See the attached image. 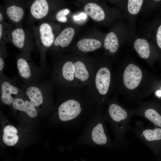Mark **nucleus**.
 Here are the masks:
<instances>
[{"label":"nucleus","mask_w":161,"mask_h":161,"mask_svg":"<svg viewBox=\"0 0 161 161\" xmlns=\"http://www.w3.org/2000/svg\"><path fill=\"white\" fill-rule=\"evenodd\" d=\"M56 89L55 116L61 121L72 123L73 127L88 124L97 109L85 88Z\"/></svg>","instance_id":"obj_1"},{"label":"nucleus","mask_w":161,"mask_h":161,"mask_svg":"<svg viewBox=\"0 0 161 161\" xmlns=\"http://www.w3.org/2000/svg\"><path fill=\"white\" fill-rule=\"evenodd\" d=\"M153 84L150 73L133 62L126 63L114 72V91L131 104L142 103L150 95Z\"/></svg>","instance_id":"obj_2"},{"label":"nucleus","mask_w":161,"mask_h":161,"mask_svg":"<svg viewBox=\"0 0 161 161\" xmlns=\"http://www.w3.org/2000/svg\"><path fill=\"white\" fill-rule=\"evenodd\" d=\"M78 57H61L54 64L49 80L57 89L83 88L89 83L95 66Z\"/></svg>","instance_id":"obj_3"},{"label":"nucleus","mask_w":161,"mask_h":161,"mask_svg":"<svg viewBox=\"0 0 161 161\" xmlns=\"http://www.w3.org/2000/svg\"><path fill=\"white\" fill-rule=\"evenodd\" d=\"M117 97V95L115 94L109 99L103 116L113 131L115 148L124 149L128 146L125 134L131 127L129 122L133 115L130 110L120 102Z\"/></svg>","instance_id":"obj_4"},{"label":"nucleus","mask_w":161,"mask_h":161,"mask_svg":"<svg viewBox=\"0 0 161 161\" xmlns=\"http://www.w3.org/2000/svg\"><path fill=\"white\" fill-rule=\"evenodd\" d=\"M103 63L95 66L86 90L93 101L97 111L103 112L114 91V72L111 66Z\"/></svg>","instance_id":"obj_5"},{"label":"nucleus","mask_w":161,"mask_h":161,"mask_svg":"<svg viewBox=\"0 0 161 161\" xmlns=\"http://www.w3.org/2000/svg\"><path fill=\"white\" fill-rule=\"evenodd\" d=\"M76 143L110 149L116 148L108 132L103 112L96 111Z\"/></svg>","instance_id":"obj_6"},{"label":"nucleus","mask_w":161,"mask_h":161,"mask_svg":"<svg viewBox=\"0 0 161 161\" xmlns=\"http://www.w3.org/2000/svg\"><path fill=\"white\" fill-rule=\"evenodd\" d=\"M53 24L46 21H42L36 26H32L35 42L39 52L40 67L42 74L48 70L46 54L52 47L56 38Z\"/></svg>","instance_id":"obj_7"},{"label":"nucleus","mask_w":161,"mask_h":161,"mask_svg":"<svg viewBox=\"0 0 161 161\" xmlns=\"http://www.w3.org/2000/svg\"><path fill=\"white\" fill-rule=\"evenodd\" d=\"M21 88L35 108L49 106L53 102L54 86L49 80L23 83Z\"/></svg>","instance_id":"obj_8"},{"label":"nucleus","mask_w":161,"mask_h":161,"mask_svg":"<svg viewBox=\"0 0 161 161\" xmlns=\"http://www.w3.org/2000/svg\"><path fill=\"white\" fill-rule=\"evenodd\" d=\"M129 131L154 152L161 151V128L153 125L145 126L141 121L138 120L135 122V126H131Z\"/></svg>","instance_id":"obj_9"},{"label":"nucleus","mask_w":161,"mask_h":161,"mask_svg":"<svg viewBox=\"0 0 161 161\" xmlns=\"http://www.w3.org/2000/svg\"><path fill=\"white\" fill-rule=\"evenodd\" d=\"M31 54L20 52L15 56L17 74L23 83L40 81L42 72L31 59Z\"/></svg>","instance_id":"obj_10"},{"label":"nucleus","mask_w":161,"mask_h":161,"mask_svg":"<svg viewBox=\"0 0 161 161\" xmlns=\"http://www.w3.org/2000/svg\"><path fill=\"white\" fill-rule=\"evenodd\" d=\"M130 111L133 116L143 117L161 128V107L158 104L151 101L143 102Z\"/></svg>","instance_id":"obj_11"},{"label":"nucleus","mask_w":161,"mask_h":161,"mask_svg":"<svg viewBox=\"0 0 161 161\" xmlns=\"http://www.w3.org/2000/svg\"><path fill=\"white\" fill-rule=\"evenodd\" d=\"M9 42L21 52L30 54L34 50L35 44L31 34L23 27L18 25L13 27L11 30Z\"/></svg>","instance_id":"obj_12"},{"label":"nucleus","mask_w":161,"mask_h":161,"mask_svg":"<svg viewBox=\"0 0 161 161\" xmlns=\"http://www.w3.org/2000/svg\"><path fill=\"white\" fill-rule=\"evenodd\" d=\"M15 78L11 79L4 73L0 75V100L4 104L12 105L17 96L24 93L16 84Z\"/></svg>","instance_id":"obj_13"},{"label":"nucleus","mask_w":161,"mask_h":161,"mask_svg":"<svg viewBox=\"0 0 161 161\" xmlns=\"http://www.w3.org/2000/svg\"><path fill=\"white\" fill-rule=\"evenodd\" d=\"M5 4L4 11L7 18L12 24L18 25L23 20L27 4L22 1H8Z\"/></svg>","instance_id":"obj_14"},{"label":"nucleus","mask_w":161,"mask_h":161,"mask_svg":"<svg viewBox=\"0 0 161 161\" xmlns=\"http://www.w3.org/2000/svg\"><path fill=\"white\" fill-rule=\"evenodd\" d=\"M28 6L30 17L34 20H45L50 13V3L48 0H34L28 4Z\"/></svg>","instance_id":"obj_15"},{"label":"nucleus","mask_w":161,"mask_h":161,"mask_svg":"<svg viewBox=\"0 0 161 161\" xmlns=\"http://www.w3.org/2000/svg\"><path fill=\"white\" fill-rule=\"evenodd\" d=\"M12 105L15 109L26 113L30 117L35 118L38 115V112L36 108L29 100L24 93L17 96Z\"/></svg>","instance_id":"obj_16"},{"label":"nucleus","mask_w":161,"mask_h":161,"mask_svg":"<svg viewBox=\"0 0 161 161\" xmlns=\"http://www.w3.org/2000/svg\"><path fill=\"white\" fill-rule=\"evenodd\" d=\"M75 32L74 30L72 27L64 28L57 36L52 46L61 48L66 47L72 41Z\"/></svg>","instance_id":"obj_17"},{"label":"nucleus","mask_w":161,"mask_h":161,"mask_svg":"<svg viewBox=\"0 0 161 161\" xmlns=\"http://www.w3.org/2000/svg\"><path fill=\"white\" fill-rule=\"evenodd\" d=\"M84 9L85 13L94 20L99 21L105 18V15L103 10L95 3H88L85 5Z\"/></svg>","instance_id":"obj_18"},{"label":"nucleus","mask_w":161,"mask_h":161,"mask_svg":"<svg viewBox=\"0 0 161 161\" xmlns=\"http://www.w3.org/2000/svg\"><path fill=\"white\" fill-rule=\"evenodd\" d=\"M134 47L139 56L142 58L149 61L151 59V51L149 44L145 39L138 38L135 41Z\"/></svg>","instance_id":"obj_19"},{"label":"nucleus","mask_w":161,"mask_h":161,"mask_svg":"<svg viewBox=\"0 0 161 161\" xmlns=\"http://www.w3.org/2000/svg\"><path fill=\"white\" fill-rule=\"evenodd\" d=\"M78 47L81 51L85 52H93L100 48L101 45L100 41L93 38H84L78 41Z\"/></svg>","instance_id":"obj_20"},{"label":"nucleus","mask_w":161,"mask_h":161,"mask_svg":"<svg viewBox=\"0 0 161 161\" xmlns=\"http://www.w3.org/2000/svg\"><path fill=\"white\" fill-rule=\"evenodd\" d=\"M3 140L4 142L9 146L15 145L18 140V136L16 134L17 129L11 125L6 126L3 130Z\"/></svg>","instance_id":"obj_21"},{"label":"nucleus","mask_w":161,"mask_h":161,"mask_svg":"<svg viewBox=\"0 0 161 161\" xmlns=\"http://www.w3.org/2000/svg\"><path fill=\"white\" fill-rule=\"evenodd\" d=\"M119 42L116 35L113 32H109L105 37L104 42L105 48L109 50L111 54L115 53L117 51Z\"/></svg>","instance_id":"obj_22"},{"label":"nucleus","mask_w":161,"mask_h":161,"mask_svg":"<svg viewBox=\"0 0 161 161\" xmlns=\"http://www.w3.org/2000/svg\"><path fill=\"white\" fill-rule=\"evenodd\" d=\"M13 27L10 23H0V44L4 45L9 42L10 35Z\"/></svg>","instance_id":"obj_23"},{"label":"nucleus","mask_w":161,"mask_h":161,"mask_svg":"<svg viewBox=\"0 0 161 161\" xmlns=\"http://www.w3.org/2000/svg\"><path fill=\"white\" fill-rule=\"evenodd\" d=\"M143 1L142 0H129L127 3V9L132 15H135L140 11Z\"/></svg>","instance_id":"obj_24"},{"label":"nucleus","mask_w":161,"mask_h":161,"mask_svg":"<svg viewBox=\"0 0 161 161\" xmlns=\"http://www.w3.org/2000/svg\"><path fill=\"white\" fill-rule=\"evenodd\" d=\"M8 55L4 45L0 44V75L4 73L3 71L4 68V62L6 58Z\"/></svg>","instance_id":"obj_25"},{"label":"nucleus","mask_w":161,"mask_h":161,"mask_svg":"<svg viewBox=\"0 0 161 161\" xmlns=\"http://www.w3.org/2000/svg\"><path fill=\"white\" fill-rule=\"evenodd\" d=\"M64 9L58 11L56 13L55 18L56 20L58 22L64 23L67 22V18L64 14Z\"/></svg>","instance_id":"obj_26"},{"label":"nucleus","mask_w":161,"mask_h":161,"mask_svg":"<svg viewBox=\"0 0 161 161\" xmlns=\"http://www.w3.org/2000/svg\"><path fill=\"white\" fill-rule=\"evenodd\" d=\"M156 40L158 46L161 49V24L157 30L156 35Z\"/></svg>","instance_id":"obj_27"},{"label":"nucleus","mask_w":161,"mask_h":161,"mask_svg":"<svg viewBox=\"0 0 161 161\" xmlns=\"http://www.w3.org/2000/svg\"><path fill=\"white\" fill-rule=\"evenodd\" d=\"M6 18H7L4 10L1 8L0 11V23L5 22Z\"/></svg>","instance_id":"obj_28"},{"label":"nucleus","mask_w":161,"mask_h":161,"mask_svg":"<svg viewBox=\"0 0 161 161\" xmlns=\"http://www.w3.org/2000/svg\"><path fill=\"white\" fill-rule=\"evenodd\" d=\"M70 11L69 9L67 8L64 9V14L66 15V16L69 13Z\"/></svg>","instance_id":"obj_29"},{"label":"nucleus","mask_w":161,"mask_h":161,"mask_svg":"<svg viewBox=\"0 0 161 161\" xmlns=\"http://www.w3.org/2000/svg\"><path fill=\"white\" fill-rule=\"evenodd\" d=\"M155 1H160V0H155Z\"/></svg>","instance_id":"obj_30"}]
</instances>
